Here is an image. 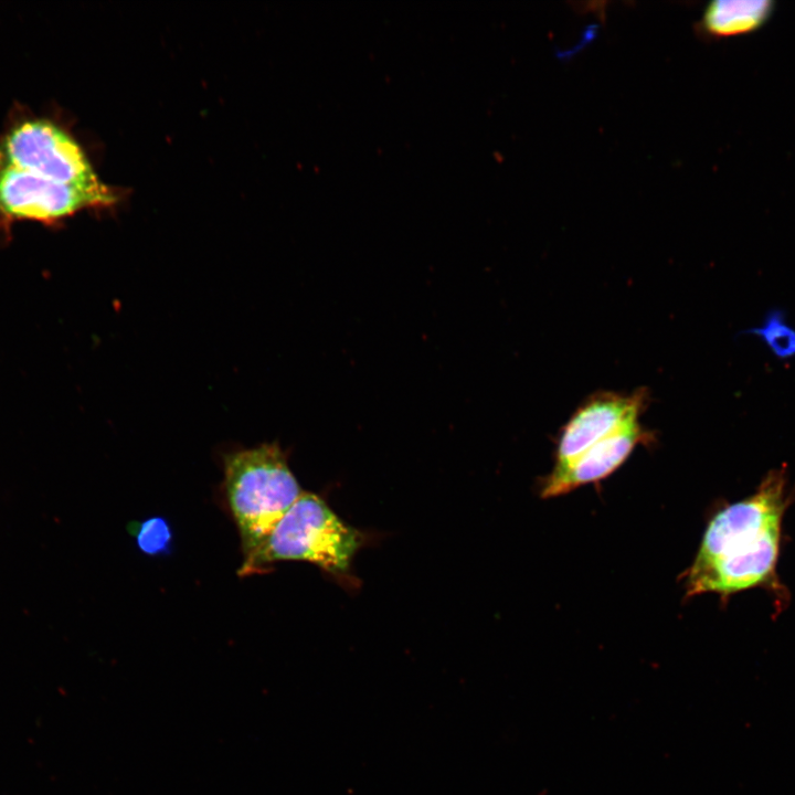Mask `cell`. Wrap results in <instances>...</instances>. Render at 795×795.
I'll return each mask as SVG.
<instances>
[{
    "mask_svg": "<svg viewBox=\"0 0 795 795\" xmlns=\"http://www.w3.org/2000/svg\"><path fill=\"white\" fill-rule=\"evenodd\" d=\"M171 533L166 520L151 518L144 521L136 536L138 547L148 554H158L169 545Z\"/></svg>",
    "mask_w": 795,
    "mask_h": 795,
    "instance_id": "obj_10",
    "label": "cell"
},
{
    "mask_svg": "<svg viewBox=\"0 0 795 795\" xmlns=\"http://www.w3.org/2000/svg\"><path fill=\"white\" fill-rule=\"evenodd\" d=\"M789 504L787 471L782 467L771 469L752 495L719 510L685 574L686 595L714 593L728 601L733 594L763 589L775 596L777 606L784 603L787 591L777 564Z\"/></svg>",
    "mask_w": 795,
    "mask_h": 795,
    "instance_id": "obj_1",
    "label": "cell"
},
{
    "mask_svg": "<svg viewBox=\"0 0 795 795\" xmlns=\"http://www.w3.org/2000/svg\"><path fill=\"white\" fill-rule=\"evenodd\" d=\"M744 333L757 337L781 360L795 357V329L787 322L783 309H770L759 326L745 330Z\"/></svg>",
    "mask_w": 795,
    "mask_h": 795,
    "instance_id": "obj_9",
    "label": "cell"
},
{
    "mask_svg": "<svg viewBox=\"0 0 795 795\" xmlns=\"http://www.w3.org/2000/svg\"><path fill=\"white\" fill-rule=\"evenodd\" d=\"M114 201V193L104 183H62L0 162V214L9 220L54 222Z\"/></svg>",
    "mask_w": 795,
    "mask_h": 795,
    "instance_id": "obj_5",
    "label": "cell"
},
{
    "mask_svg": "<svg viewBox=\"0 0 795 795\" xmlns=\"http://www.w3.org/2000/svg\"><path fill=\"white\" fill-rule=\"evenodd\" d=\"M653 439V432L646 428L640 420L625 424L566 465L553 467L542 484L541 497H556L579 486L606 478L638 445L650 443Z\"/></svg>",
    "mask_w": 795,
    "mask_h": 795,
    "instance_id": "obj_7",
    "label": "cell"
},
{
    "mask_svg": "<svg viewBox=\"0 0 795 795\" xmlns=\"http://www.w3.org/2000/svg\"><path fill=\"white\" fill-rule=\"evenodd\" d=\"M362 543V534L343 522L314 494L304 492L262 544L244 559L241 575L264 570L277 561L315 563L331 573H344Z\"/></svg>",
    "mask_w": 795,
    "mask_h": 795,
    "instance_id": "obj_3",
    "label": "cell"
},
{
    "mask_svg": "<svg viewBox=\"0 0 795 795\" xmlns=\"http://www.w3.org/2000/svg\"><path fill=\"white\" fill-rule=\"evenodd\" d=\"M0 162L62 183H103L77 141L47 119L13 126L0 141Z\"/></svg>",
    "mask_w": 795,
    "mask_h": 795,
    "instance_id": "obj_4",
    "label": "cell"
},
{
    "mask_svg": "<svg viewBox=\"0 0 795 795\" xmlns=\"http://www.w3.org/2000/svg\"><path fill=\"white\" fill-rule=\"evenodd\" d=\"M224 486L244 559L304 494L275 443L229 454L224 459Z\"/></svg>",
    "mask_w": 795,
    "mask_h": 795,
    "instance_id": "obj_2",
    "label": "cell"
},
{
    "mask_svg": "<svg viewBox=\"0 0 795 795\" xmlns=\"http://www.w3.org/2000/svg\"><path fill=\"white\" fill-rule=\"evenodd\" d=\"M648 391H598L586 398L563 425L556 442L554 467L576 458L625 424L639 420L648 405Z\"/></svg>",
    "mask_w": 795,
    "mask_h": 795,
    "instance_id": "obj_6",
    "label": "cell"
},
{
    "mask_svg": "<svg viewBox=\"0 0 795 795\" xmlns=\"http://www.w3.org/2000/svg\"><path fill=\"white\" fill-rule=\"evenodd\" d=\"M773 10L770 0L713 1L703 11L700 28L713 38L744 34L761 28Z\"/></svg>",
    "mask_w": 795,
    "mask_h": 795,
    "instance_id": "obj_8",
    "label": "cell"
}]
</instances>
